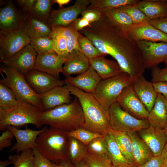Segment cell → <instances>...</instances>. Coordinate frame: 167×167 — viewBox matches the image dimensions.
Instances as JSON below:
<instances>
[{
	"mask_svg": "<svg viewBox=\"0 0 167 167\" xmlns=\"http://www.w3.org/2000/svg\"><path fill=\"white\" fill-rule=\"evenodd\" d=\"M100 11L126 32L135 26L130 16L118 8L104 10Z\"/></svg>",
	"mask_w": 167,
	"mask_h": 167,
	"instance_id": "obj_31",
	"label": "cell"
},
{
	"mask_svg": "<svg viewBox=\"0 0 167 167\" xmlns=\"http://www.w3.org/2000/svg\"><path fill=\"white\" fill-rule=\"evenodd\" d=\"M138 0H89L90 4L86 9L100 11L118 8L126 5L136 3Z\"/></svg>",
	"mask_w": 167,
	"mask_h": 167,
	"instance_id": "obj_33",
	"label": "cell"
},
{
	"mask_svg": "<svg viewBox=\"0 0 167 167\" xmlns=\"http://www.w3.org/2000/svg\"><path fill=\"white\" fill-rule=\"evenodd\" d=\"M84 160L89 167H114L107 157L89 153Z\"/></svg>",
	"mask_w": 167,
	"mask_h": 167,
	"instance_id": "obj_44",
	"label": "cell"
},
{
	"mask_svg": "<svg viewBox=\"0 0 167 167\" xmlns=\"http://www.w3.org/2000/svg\"><path fill=\"white\" fill-rule=\"evenodd\" d=\"M151 75L152 83L159 82H167V67L161 68L157 66L152 68Z\"/></svg>",
	"mask_w": 167,
	"mask_h": 167,
	"instance_id": "obj_46",
	"label": "cell"
},
{
	"mask_svg": "<svg viewBox=\"0 0 167 167\" xmlns=\"http://www.w3.org/2000/svg\"><path fill=\"white\" fill-rule=\"evenodd\" d=\"M88 153L87 145L75 138H69V160L73 165L84 160Z\"/></svg>",
	"mask_w": 167,
	"mask_h": 167,
	"instance_id": "obj_32",
	"label": "cell"
},
{
	"mask_svg": "<svg viewBox=\"0 0 167 167\" xmlns=\"http://www.w3.org/2000/svg\"><path fill=\"white\" fill-rule=\"evenodd\" d=\"M89 4V0H77L71 6L53 9L47 24L50 28L56 26L67 27L78 18Z\"/></svg>",
	"mask_w": 167,
	"mask_h": 167,
	"instance_id": "obj_10",
	"label": "cell"
},
{
	"mask_svg": "<svg viewBox=\"0 0 167 167\" xmlns=\"http://www.w3.org/2000/svg\"><path fill=\"white\" fill-rule=\"evenodd\" d=\"M46 128L45 127L39 130H35L27 128L24 130L18 129L16 127L8 126L6 129L11 131L14 135L16 143L8 152L16 150L18 154L28 149L36 147V140L39 135Z\"/></svg>",
	"mask_w": 167,
	"mask_h": 167,
	"instance_id": "obj_17",
	"label": "cell"
},
{
	"mask_svg": "<svg viewBox=\"0 0 167 167\" xmlns=\"http://www.w3.org/2000/svg\"><path fill=\"white\" fill-rule=\"evenodd\" d=\"M166 108L167 109V99H166Z\"/></svg>",
	"mask_w": 167,
	"mask_h": 167,
	"instance_id": "obj_61",
	"label": "cell"
},
{
	"mask_svg": "<svg viewBox=\"0 0 167 167\" xmlns=\"http://www.w3.org/2000/svg\"><path fill=\"white\" fill-rule=\"evenodd\" d=\"M138 132L139 136L147 144L154 156L161 155L167 143V133L164 129L150 125L148 127Z\"/></svg>",
	"mask_w": 167,
	"mask_h": 167,
	"instance_id": "obj_18",
	"label": "cell"
},
{
	"mask_svg": "<svg viewBox=\"0 0 167 167\" xmlns=\"http://www.w3.org/2000/svg\"><path fill=\"white\" fill-rule=\"evenodd\" d=\"M42 112L35 106L17 100L16 105L13 109L7 110L0 109V130L5 131L8 126H21L27 124L39 128L42 126Z\"/></svg>",
	"mask_w": 167,
	"mask_h": 167,
	"instance_id": "obj_6",
	"label": "cell"
},
{
	"mask_svg": "<svg viewBox=\"0 0 167 167\" xmlns=\"http://www.w3.org/2000/svg\"><path fill=\"white\" fill-rule=\"evenodd\" d=\"M34 155L33 149H28L21 152L20 154L11 155L8 159L14 167H35Z\"/></svg>",
	"mask_w": 167,
	"mask_h": 167,
	"instance_id": "obj_37",
	"label": "cell"
},
{
	"mask_svg": "<svg viewBox=\"0 0 167 167\" xmlns=\"http://www.w3.org/2000/svg\"><path fill=\"white\" fill-rule=\"evenodd\" d=\"M65 87L78 99L84 117L82 127L92 132L104 135L112 129L108 110L105 109L92 93L85 92L67 83Z\"/></svg>",
	"mask_w": 167,
	"mask_h": 167,
	"instance_id": "obj_2",
	"label": "cell"
},
{
	"mask_svg": "<svg viewBox=\"0 0 167 167\" xmlns=\"http://www.w3.org/2000/svg\"><path fill=\"white\" fill-rule=\"evenodd\" d=\"M37 55L29 44L9 58L1 62L4 66L12 68L25 76L34 69Z\"/></svg>",
	"mask_w": 167,
	"mask_h": 167,
	"instance_id": "obj_13",
	"label": "cell"
},
{
	"mask_svg": "<svg viewBox=\"0 0 167 167\" xmlns=\"http://www.w3.org/2000/svg\"><path fill=\"white\" fill-rule=\"evenodd\" d=\"M165 63L166 66L167 67V59L165 61Z\"/></svg>",
	"mask_w": 167,
	"mask_h": 167,
	"instance_id": "obj_62",
	"label": "cell"
},
{
	"mask_svg": "<svg viewBox=\"0 0 167 167\" xmlns=\"http://www.w3.org/2000/svg\"><path fill=\"white\" fill-rule=\"evenodd\" d=\"M167 162L162 155L154 156L151 159L138 167H165Z\"/></svg>",
	"mask_w": 167,
	"mask_h": 167,
	"instance_id": "obj_50",
	"label": "cell"
},
{
	"mask_svg": "<svg viewBox=\"0 0 167 167\" xmlns=\"http://www.w3.org/2000/svg\"><path fill=\"white\" fill-rule=\"evenodd\" d=\"M34 155L35 167H55V163L45 157L39 151L37 148L33 149Z\"/></svg>",
	"mask_w": 167,
	"mask_h": 167,
	"instance_id": "obj_45",
	"label": "cell"
},
{
	"mask_svg": "<svg viewBox=\"0 0 167 167\" xmlns=\"http://www.w3.org/2000/svg\"><path fill=\"white\" fill-rule=\"evenodd\" d=\"M116 102L124 110L135 118L147 119L149 112L137 96L132 84L124 89Z\"/></svg>",
	"mask_w": 167,
	"mask_h": 167,
	"instance_id": "obj_12",
	"label": "cell"
},
{
	"mask_svg": "<svg viewBox=\"0 0 167 167\" xmlns=\"http://www.w3.org/2000/svg\"><path fill=\"white\" fill-rule=\"evenodd\" d=\"M161 155L167 162V143L164 148Z\"/></svg>",
	"mask_w": 167,
	"mask_h": 167,
	"instance_id": "obj_58",
	"label": "cell"
},
{
	"mask_svg": "<svg viewBox=\"0 0 167 167\" xmlns=\"http://www.w3.org/2000/svg\"><path fill=\"white\" fill-rule=\"evenodd\" d=\"M24 77L32 88L40 94H42L55 87L64 86L65 83L64 80L34 69L29 71Z\"/></svg>",
	"mask_w": 167,
	"mask_h": 167,
	"instance_id": "obj_16",
	"label": "cell"
},
{
	"mask_svg": "<svg viewBox=\"0 0 167 167\" xmlns=\"http://www.w3.org/2000/svg\"><path fill=\"white\" fill-rule=\"evenodd\" d=\"M11 164H12V162L9 159L4 161L0 160V167H7Z\"/></svg>",
	"mask_w": 167,
	"mask_h": 167,
	"instance_id": "obj_56",
	"label": "cell"
},
{
	"mask_svg": "<svg viewBox=\"0 0 167 167\" xmlns=\"http://www.w3.org/2000/svg\"><path fill=\"white\" fill-rule=\"evenodd\" d=\"M71 24L74 29L77 32L89 26L91 24L87 20L81 17L77 18Z\"/></svg>",
	"mask_w": 167,
	"mask_h": 167,
	"instance_id": "obj_52",
	"label": "cell"
},
{
	"mask_svg": "<svg viewBox=\"0 0 167 167\" xmlns=\"http://www.w3.org/2000/svg\"><path fill=\"white\" fill-rule=\"evenodd\" d=\"M66 132L69 137L75 138L87 146L94 139L103 135L88 130L82 127Z\"/></svg>",
	"mask_w": 167,
	"mask_h": 167,
	"instance_id": "obj_42",
	"label": "cell"
},
{
	"mask_svg": "<svg viewBox=\"0 0 167 167\" xmlns=\"http://www.w3.org/2000/svg\"><path fill=\"white\" fill-rule=\"evenodd\" d=\"M53 4L51 0H35L31 15L47 24Z\"/></svg>",
	"mask_w": 167,
	"mask_h": 167,
	"instance_id": "obj_34",
	"label": "cell"
},
{
	"mask_svg": "<svg viewBox=\"0 0 167 167\" xmlns=\"http://www.w3.org/2000/svg\"><path fill=\"white\" fill-rule=\"evenodd\" d=\"M15 1L20 8V11L26 19L31 15L35 0H16Z\"/></svg>",
	"mask_w": 167,
	"mask_h": 167,
	"instance_id": "obj_47",
	"label": "cell"
},
{
	"mask_svg": "<svg viewBox=\"0 0 167 167\" xmlns=\"http://www.w3.org/2000/svg\"><path fill=\"white\" fill-rule=\"evenodd\" d=\"M17 101L13 91L0 83V109L4 110L11 109L16 106Z\"/></svg>",
	"mask_w": 167,
	"mask_h": 167,
	"instance_id": "obj_38",
	"label": "cell"
},
{
	"mask_svg": "<svg viewBox=\"0 0 167 167\" xmlns=\"http://www.w3.org/2000/svg\"><path fill=\"white\" fill-rule=\"evenodd\" d=\"M71 93L65 85L57 86L41 94L44 111L52 109L63 104L71 102Z\"/></svg>",
	"mask_w": 167,
	"mask_h": 167,
	"instance_id": "obj_23",
	"label": "cell"
},
{
	"mask_svg": "<svg viewBox=\"0 0 167 167\" xmlns=\"http://www.w3.org/2000/svg\"><path fill=\"white\" fill-rule=\"evenodd\" d=\"M102 79L96 71L90 66L84 73L78 76L66 78L65 83L69 84L85 92L93 94Z\"/></svg>",
	"mask_w": 167,
	"mask_h": 167,
	"instance_id": "obj_22",
	"label": "cell"
},
{
	"mask_svg": "<svg viewBox=\"0 0 167 167\" xmlns=\"http://www.w3.org/2000/svg\"><path fill=\"white\" fill-rule=\"evenodd\" d=\"M14 137V135L10 130L6 129L3 131L0 136V151H2L5 148L10 147Z\"/></svg>",
	"mask_w": 167,
	"mask_h": 167,
	"instance_id": "obj_49",
	"label": "cell"
},
{
	"mask_svg": "<svg viewBox=\"0 0 167 167\" xmlns=\"http://www.w3.org/2000/svg\"><path fill=\"white\" fill-rule=\"evenodd\" d=\"M110 131L126 159L133 167H137L133 155L131 140L128 134L112 129Z\"/></svg>",
	"mask_w": 167,
	"mask_h": 167,
	"instance_id": "obj_29",
	"label": "cell"
},
{
	"mask_svg": "<svg viewBox=\"0 0 167 167\" xmlns=\"http://www.w3.org/2000/svg\"><path fill=\"white\" fill-rule=\"evenodd\" d=\"M133 41L167 43V35L151 24L149 22L134 26L126 32Z\"/></svg>",
	"mask_w": 167,
	"mask_h": 167,
	"instance_id": "obj_19",
	"label": "cell"
},
{
	"mask_svg": "<svg viewBox=\"0 0 167 167\" xmlns=\"http://www.w3.org/2000/svg\"><path fill=\"white\" fill-rule=\"evenodd\" d=\"M30 44L38 54L53 50L52 37L44 36L31 39Z\"/></svg>",
	"mask_w": 167,
	"mask_h": 167,
	"instance_id": "obj_41",
	"label": "cell"
},
{
	"mask_svg": "<svg viewBox=\"0 0 167 167\" xmlns=\"http://www.w3.org/2000/svg\"><path fill=\"white\" fill-rule=\"evenodd\" d=\"M108 111L110 125L113 130L127 133L138 131L150 125L147 119L135 118L124 110L117 102L111 105Z\"/></svg>",
	"mask_w": 167,
	"mask_h": 167,
	"instance_id": "obj_8",
	"label": "cell"
},
{
	"mask_svg": "<svg viewBox=\"0 0 167 167\" xmlns=\"http://www.w3.org/2000/svg\"><path fill=\"white\" fill-rule=\"evenodd\" d=\"M165 167H167V164L166 165Z\"/></svg>",
	"mask_w": 167,
	"mask_h": 167,
	"instance_id": "obj_63",
	"label": "cell"
},
{
	"mask_svg": "<svg viewBox=\"0 0 167 167\" xmlns=\"http://www.w3.org/2000/svg\"><path fill=\"white\" fill-rule=\"evenodd\" d=\"M55 167H74L73 165L69 159L62 161L58 165L55 164Z\"/></svg>",
	"mask_w": 167,
	"mask_h": 167,
	"instance_id": "obj_54",
	"label": "cell"
},
{
	"mask_svg": "<svg viewBox=\"0 0 167 167\" xmlns=\"http://www.w3.org/2000/svg\"><path fill=\"white\" fill-rule=\"evenodd\" d=\"M77 39L81 51L89 60L107 55L96 47L87 37L79 32Z\"/></svg>",
	"mask_w": 167,
	"mask_h": 167,
	"instance_id": "obj_36",
	"label": "cell"
},
{
	"mask_svg": "<svg viewBox=\"0 0 167 167\" xmlns=\"http://www.w3.org/2000/svg\"><path fill=\"white\" fill-rule=\"evenodd\" d=\"M132 85L137 96L150 112L154 106L157 95L152 83L146 80L143 74L133 82Z\"/></svg>",
	"mask_w": 167,
	"mask_h": 167,
	"instance_id": "obj_21",
	"label": "cell"
},
{
	"mask_svg": "<svg viewBox=\"0 0 167 167\" xmlns=\"http://www.w3.org/2000/svg\"><path fill=\"white\" fill-rule=\"evenodd\" d=\"M166 99L160 93L157 97L152 108L149 112L147 119L150 125L161 129L167 126V111Z\"/></svg>",
	"mask_w": 167,
	"mask_h": 167,
	"instance_id": "obj_25",
	"label": "cell"
},
{
	"mask_svg": "<svg viewBox=\"0 0 167 167\" xmlns=\"http://www.w3.org/2000/svg\"></svg>",
	"mask_w": 167,
	"mask_h": 167,
	"instance_id": "obj_64",
	"label": "cell"
},
{
	"mask_svg": "<svg viewBox=\"0 0 167 167\" xmlns=\"http://www.w3.org/2000/svg\"><path fill=\"white\" fill-rule=\"evenodd\" d=\"M24 29L31 39L44 36L52 37L51 29L46 24L32 15L27 19Z\"/></svg>",
	"mask_w": 167,
	"mask_h": 167,
	"instance_id": "obj_28",
	"label": "cell"
},
{
	"mask_svg": "<svg viewBox=\"0 0 167 167\" xmlns=\"http://www.w3.org/2000/svg\"><path fill=\"white\" fill-rule=\"evenodd\" d=\"M164 130L165 132L167 133V126L165 129H164Z\"/></svg>",
	"mask_w": 167,
	"mask_h": 167,
	"instance_id": "obj_60",
	"label": "cell"
},
{
	"mask_svg": "<svg viewBox=\"0 0 167 167\" xmlns=\"http://www.w3.org/2000/svg\"><path fill=\"white\" fill-rule=\"evenodd\" d=\"M84 121L82 109L76 97L71 103L44 111L41 114L42 125H48L66 132L82 127Z\"/></svg>",
	"mask_w": 167,
	"mask_h": 167,
	"instance_id": "obj_3",
	"label": "cell"
},
{
	"mask_svg": "<svg viewBox=\"0 0 167 167\" xmlns=\"http://www.w3.org/2000/svg\"><path fill=\"white\" fill-rule=\"evenodd\" d=\"M73 166L74 167H89L84 160Z\"/></svg>",
	"mask_w": 167,
	"mask_h": 167,
	"instance_id": "obj_57",
	"label": "cell"
},
{
	"mask_svg": "<svg viewBox=\"0 0 167 167\" xmlns=\"http://www.w3.org/2000/svg\"><path fill=\"white\" fill-rule=\"evenodd\" d=\"M26 19L12 1L0 9V31L10 32L24 28Z\"/></svg>",
	"mask_w": 167,
	"mask_h": 167,
	"instance_id": "obj_14",
	"label": "cell"
},
{
	"mask_svg": "<svg viewBox=\"0 0 167 167\" xmlns=\"http://www.w3.org/2000/svg\"><path fill=\"white\" fill-rule=\"evenodd\" d=\"M135 42L141 51L145 69L152 68L167 59V43L143 41Z\"/></svg>",
	"mask_w": 167,
	"mask_h": 167,
	"instance_id": "obj_11",
	"label": "cell"
},
{
	"mask_svg": "<svg viewBox=\"0 0 167 167\" xmlns=\"http://www.w3.org/2000/svg\"><path fill=\"white\" fill-rule=\"evenodd\" d=\"M115 167H131L129 166H117Z\"/></svg>",
	"mask_w": 167,
	"mask_h": 167,
	"instance_id": "obj_59",
	"label": "cell"
},
{
	"mask_svg": "<svg viewBox=\"0 0 167 167\" xmlns=\"http://www.w3.org/2000/svg\"><path fill=\"white\" fill-rule=\"evenodd\" d=\"M89 60L81 50L75 49L69 53L63 66L62 74L66 78L72 75H79L90 67Z\"/></svg>",
	"mask_w": 167,
	"mask_h": 167,
	"instance_id": "obj_20",
	"label": "cell"
},
{
	"mask_svg": "<svg viewBox=\"0 0 167 167\" xmlns=\"http://www.w3.org/2000/svg\"><path fill=\"white\" fill-rule=\"evenodd\" d=\"M152 84L156 92L161 94L167 99V82H159Z\"/></svg>",
	"mask_w": 167,
	"mask_h": 167,
	"instance_id": "obj_53",
	"label": "cell"
},
{
	"mask_svg": "<svg viewBox=\"0 0 167 167\" xmlns=\"http://www.w3.org/2000/svg\"><path fill=\"white\" fill-rule=\"evenodd\" d=\"M67 58L59 55L54 50L38 54L33 69L46 73L59 79V74L63 72V65Z\"/></svg>",
	"mask_w": 167,
	"mask_h": 167,
	"instance_id": "obj_15",
	"label": "cell"
},
{
	"mask_svg": "<svg viewBox=\"0 0 167 167\" xmlns=\"http://www.w3.org/2000/svg\"><path fill=\"white\" fill-rule=\"evenodd\" d=\"M103 135L107 144L108 158L114 166H126L133 167L123 156L110 131Z\"/></svg>",
	"mask_w": 167,
	"mask_h": 167,
	"instance_id": "obj_30",
	"label": "cell"
},
{
	"mask_svg": "<svg viewBox=\"0 0 167 167\" xmlns=\"http://www.w3.org/2000/svg\"><path fill=\"white\" fill-rule=\"evenodd\" d=\"M81 15L82 17L86 19L91 24L99 20L103 16V14L96 10L86 9Z\"/></svg>",
	"mask_w": 167,
	"mask_h": 167,
	"instance_id": "obj_48",
	"label": "cell"
},
{
	"mask_svg": "<svg viewBox=\"0 0 167 167\" xmlns=\"http://www.w3.org/2000/svg\"><path fill=\"white\" fill-rule=\"evenodd\" d=\"M51 28L58 32L66 38L67 43L68 54L75 49L81 50L78 42L79 32L74 29L71 24L66 27L56 26Z\"/></svg>",
	"mask_w": 167,
	"mask_h": 167,
	"instance_id": "obj_35",
	"label": "cell"
},
{
	"mask_svg": "<svg viewBox=\"0 0 167 167\" xmlns=\"http://www.w3.org/2000/svg\"><path fill=\"white\" fill-rule=\"evenodd\" d=\"M130 138L132 151L137 167L142 165L154 156L152 151L136 132L127 133Z\"/></svg>",
	"mask_w": 167,
	"mask_h": 167,
	"instance_id": "obj_26",
	"label": "cell"
},
{
	"mask_svg": "<svg viewBox=\"0 0 167 167\" xmlns=\"http://www.w3.org/2000/svg\"><path fill=\"white\" fill-rule=\"evenodd\" d=\"M0 71L2 78L0 83L10 88L15 93L17 100H20L35 106L42 112L44 109L41 102V94L36 92L29 85L24 76L14 69L2 65Z\"/></svg>",
	"mask_w": 167,
	"mask_h": 167,
	"instance_id": "obj_5",
	"label": "cell"
},
{
	"mask_svg": "<svg viewBox=\"0 0 167 167\" xmlns=\"http://www.w3.org/2000/svg\"><path fill=\"white\" fill-rule=\"evenodd\" d=\"M105 57L89 60L90 66L96 71L102 80L115 76L123 72L117 61Z\"/></svg>",
	"mask_w": 167,
	"mask_h": 167,
	"instance_id": "obj_24",
	"label": "cell"
},
{
	"mask_svg": "<svg viewBox=\"0 0 167 167\" xmlns=\"http://www.w3.org/2000/svg\"><path fill=\"white\" fill-rule=\"evenodd\" d=\"M53 50L60 56L67 58L68 55L66 39L57 31L51 29Z\"/></svg>",
	"mask_w": 167,
	"mask_h": 167,
	"instance_id": "obj_43",
	"label": "cell"
},
{
	"mask_svg": "<svg viewBox=\"0 0 167 167\" xmlns=\"http://www.w3.org/2000/svg\"><path fill=\"white\" fill-rule=\"evenodd\" d=\"M153 26L167 35V15L157 19L149 20Z\"/></svg>",
	"mask_w": 167,
	"mask_h": 167,
	"instance_id": "obj_51",
	"label": "cell"
},
{
	"mask_svg": "<svg viewBox=\"0 0 167 167\" xmlns=\"http://www.w3.org/2000/svg\"><path fill=\"white\" fill-rule=\"evenodd\" d=\"M136 3L126 5L118 8L130 16L135 26L149 21L145 15L138 8Z\"/></svg>",
	"mask_w": 167,
	"mask_h": 167,
	"instance_id": "obj_39",
	"label": "cell"
},
{
	"mask_svg": "<svg viewBox=\"0 0 167 167\" xmlns=\"http://www.w3.org/2000/svg\"><path fill=\"white\" fill-rule=\"evenodd\" d=\"M132 83L129 75L123 72L115 76L102 80L93 94L103 107L108 110L116 102L124 89Z\"/></svg>",
	"mask_w": 167,
	"mask_h": 167,
	"instance_id": "obj_7",
	"label": "cell"
},
{
	"mask_svg": "<svg viewBox=\"0 0 167 167\" xmlns=\"http://www.w3.org/2000/svg\"><path fill=\"white\" fill-rule=\"evenodd\" d=\"M136 4L148 20L167 15V0H138Z\"/></svg>",
	"mask_w": 167,
	"mask_h": 167,
	"instance_id": "obj_27",
	"label": "cell"
},
{
	"mask_svg": "<svg viewBox=\"0 0 167 167\" xmlns=\"http://www.w3.org/2000/svg\"><path fill=\"white\" fill-rule=\"evenodd\" d=\"M30 42L31 39L24 28L10 32L0 31V62L12 56Z\"/></svg>",
	"mask_w": 167,
	"mask_h": 167,
	"instance_id": "obj_9",
	"label": "cell"
},
{
	"mask_svg": "<svg viewBox=\"0 0 167 167\" xmlns=\"http://www.w3.org/2000/svg\"><path fill=\"white\" fill-rule=\"evenodd\" d=\"M78 32L101 52L113 58L133 82L143 74L145 68L136 42L104 14L99 20Z\"/></svg>",
	"mask_w": 167,
	"mask_h": 167,
	"instance_id": "obj_1",
	"label": "cell"
},
{
	"mask_svg": "<svg viewBox=\"0 0 167 167\" xmlns=\"http://www.w3.org/2000/svg\"><path fill=\"white\" fill-rule=\"evenodd\" d=\"M69 138L65 131L46 127L38 136L36 148L45 157L58 165L69 159Z\"/></svg>",
	"mask_w": 167,
	"mask_h": 167,
	"instance_id": "obj_4",
	"label": "cell"
},
{
	"mask_svg": "<svg viewBox=\"0 0 167 167\" xmlns=\"http://www.w3.org/2000/svg\"><path fill=\"white\" fill-rule=\"evenodd\" d=\"M53 3H56L59 5V8H63V6L71 2V0H52Z\"/></svg>",
	"mask_w": 167,
	"mask_h": 167,
	"instance_id": "obj_55",
	"label": "cell"
},
{
	"mask_svg": "<svg viewBox=\"0 0 167 167\" xmlns=\"http://www.w3.org/2000/svg\"><path fill=\"white\" fill-rule=\"evenodd\" d=\"M87 147L88 153L108 158L107 144L104 135L94 139Z\"/></svg>",
	"mask_w": 167,
	"mask_h": 167,
	"instance_id": "obj_40",
	"label": "cell"
}]
</instances>
